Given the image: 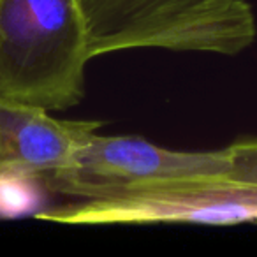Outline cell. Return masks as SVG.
Segmentation results:
<instances>
[{
    "label": "cell",
    "mask_w": 257,
    "mask_h": 257,
    "mask_svg": "<svg viewBox=\"0 0 257 257\" xmlns=\"http://www.w3.org/2000/svg\"><path fill=\"white\" fill-rule=\"evenodd\" d=\"M93 60L83 0H0V99L69 109Z\"/></svg>",
    "instance_id": "1"
},
{
    "label": "cell",
    "mask_w": 257,
    "mask_h": 257,
    "mask_svg": "<svg viewBox=\"0 0 257 257\" xmlns=\"http://www.w3.org/2000/svg\"><path fill=\"white\" fill-rule=\"evenodd\" d=\"M92 57L141 48L238 55L257 39L245 0H83Z\"/></svg>",
    "instance_id": "2"
},
{
    "label": "cell",
    "mask_w": 257,
    "mask_h": 257,
    "mask_svg": "<svg viewBox=\"0 0 257 257\" xmlns=\"http://www.w3.org/2000/svg\"><path fill=\"white\" fill-rule=\"evenodd\" d=\"M36 217L78 225L257 222V185L227 176L166 180L116 196L43 210Z\"/></svg>",
    "instance_id": "3"
},
{
    "label": "cell",
    "mask_w": 257,
    "mask_h": 257,
    "mask_svg": "<svg viewBox=\"0 0 257 257\" xmlns=\"http://www.w3.org/2000/svg\"><path fill=\"white\" fill-rule=\"evenodd\" d=\"M227 150L178 152L140 136L93 133L67 168L41 176L44 189L76 201L116 196L150 183L227 176Z\"/></svg>",
    "instance_id": "4"
},
{
    "label": "cell",
    "mask_w": 257,
    "mask_h": 257,
    "mask_svg": "<svg viewBox=\"0 0 257 257\" xmlns=\"http://www.w3.org/2000/svg\"><path fill=\"white\" fill-rule=\"evenodd\" d=\"M102 125L60 120L44 107L0 99V162L39 178L60 171Z\"/></svg>",
    "instance_id": "5"
},
{
    "label": "cell",
    "mask_w": 257,
    "mask_h": 257,
    "mask_svg": "<svg viewBox=\"0 0 257 257\" xmlns=\"http://www.w3.org/2000/svg\"><path fill=\"white\" fill-rule=\"evenodd\" d=\"M43 189L39 176L4 166L0 169V217L37 215L36 206Z\"/></svg>",
    "instance_id": "6"
},
{
    "label": "cell",
    "mask_w": 257,
    "mask_h": 257,
    "mask_svg": "<svg viewBox=\"0 0 257 257\" xmlns=\"http://www.w3.org/2000/svg\"><path fill=\"white\" fill-rule=\"evenodd\" d=\"M225 150L231 162L227 178L257 185V138H243L225 147Z\"/></svg>",
    "instance_id": "7"
},
{
    "label": "cell",
    "mask_w": 257,
    "mask_h": 257,
    "mask_svg": "<svg viewBox=\"0 0 257 257\" xmlns=\"http://www.w3.org/2000/svg\"><path fill=\"white\" fill-rule=\"evenodd\" d=\"M2 168H4V164H2V162H0V169H2Z\"/></svg>",
    "instance_id": "8"
}]
</instances>
